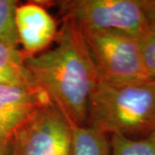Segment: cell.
Segmentation results:
<instances>
[{"mask_svg": "<svg viewBox=\"0 0 155 155\" xmlns=\"http://www.w3.org/2000/svg\"><path fill=\"white\" fill-rule=\"evenodd\" d=\"M17 33L25 58L36 55L56 38L54 19L40 4H25L17 9Z\"/></svg>", "mask_w": 155, "mask_h": 155, "instance_id": "cell-7", "label": "cell"}, {"mask_svg": "<svg viewBox=\"0 0 155 155\" xmlns=\"http://www.w3.org/2000/svg\"><path fill=\"white\" fill-rule=\"evenodd\" d=\"M72 127L71 155H111L106 134L90 126Z\"/></svg>", "mask_w": 155, "mask_h": 155, "instance_id": "cell-8", "label": "cell"}, {"mask_svg": "<svg viewBox=\"0 0 155 155\" xmlns=\"http://www.w3.org/2000/svg\"><path fill=\"white\" fill-rule=\"evenodd\" d=\"M110 147L112 155H155V132L140 140L112 134Z\"/></svg>", "mask_w": 155, "mask_h": 155, "instance_id": "cell-10", "label": "cell"}, {"mask_svg": "<svg viewBox=\"0 0 155 155\" xmlns=\"http://www.w3.org/2000/svg\"><path fill=\"white\" fill-rule=\"evenodd\" d=\"M146 12L148 20L155 24V0H147Z\"/></svg>", "mask_w": 155, "mask_h": 155, "instance_id": "cell-13", "label": "cell"}, {"mask_svg": "<svg viewBox=\"0 0 155 155\" xmlns=\"http://www.w3.org/2000/svg\"><path fill=\"white\" fill-rule=\"evenodd\" d=\"M82 32L100 81L118 84L149 79L141 62L137 37L111 29Z\"/></svg>", "mask_w": 155, "mask_h": 155, "instance_id": "cell-3", "label": "cell"}, {"mask_svg": "<svg viewBox=\"0 0 155 155\" xmlns=\"http://www.w3.org/2000/svg\"><path fill=\"white\" fill-rule=\"evenodd\" d=\"M52 49L25 58V67L71 126H85L89 103L100 79L82 32L63 20Z\"/></svg>", "mask_w": 155, "mask_h": 155, "instance_id": "cell-1", "label": "cell"}, {"mask_svg": "<svg viewBox=\"0 0 155 155\" xmlns=\"http://www.w3.org/2000/svg\"><path fill=\"white\" fill-rule=\"evenodd\" d=\"M0 155H12L11 141L0 140Z\"/></svg>", "mask_w": 155, "mask_h": 155, "instance_id": "cell-14", "label": "cell"}, {"mask_svg": "<svg viewBox=\"0 0 155 155\" xmlns=\"http://www.w3.org/2000/svg\"><path fill=\"white\" fill-rule=\"evenodd\" d=\"M87 122L106 134L148 136L155 132V79L99 81L90 98Z\"/></svg>", "mask_w": 155, "mask_h": 155, "instance_id": "cell-2", "label": "cell"}, {"mask_svg": "<svg viewBox=\"0 0 155 155\" xmlns=\"http://www.w3.org/2000/svg\"><path fill=\"white\" fill-rule=\"evenodd\" d=\"M16 0H0V44L18 48L19 38L17 33Z\"/></svg>", "mask_w": 155, "mask_h": 155, "instance_id": "cell-11", "label": "cell"}, {"mask_svg": "<svg viewBox=\"0 0 155 155\" xmlns=\"http://www.w3.org/2000/svg\"><path fill=\"white\" fill-rule=\"evenodd\" d=\"M147 0H66L57 5L63 20L81 29L122 31L138 37L149 22Z\"/></svg>", "mask_w": 155, "mask_h": 155, "instance_id": "cell-4", "label": "cell"}, {"mask_svg": "<svg viewBox=\"0 0 155 155\" xmlns=\"http://www.w3.org/2000/svg\"><path fill=\"white\" fill-rule=\"evenodd\" d=\"M11 142L12 155H71L72 127L49 104L23 124Z\"/></svg>", "mask_w": 155, "mask_h": 155, "instance_id": "cell-5", "label": "cell"}, {"mask_svg": "<svg viewBox=\"0 0 155 155\" xmlns=\"http://www.w3.org/2000/svg\"><path fill=\"white\" fill-rule=\"evenodd\" d=\"M49 104V98L35 81L0 84V140L11 141L23 124Z\"/></svg>", "mask_w": 155, "mask_h": 155, "instance_id": "cell-6", "label": "cell"}, {"mask_svg": "<svg viewBox=\"0 0 155 155\" xmlns=\"http://www.w3.org/2000/svg\"><path fill=\"white\" fill-rule=\"evenodd\" d=\"M24 61L25 56L18 48L0 44V84L33 82Z\"/></svg>", "mask_w": 155, "mask_h": 155, "instance_id": "cell-9", "label": "cell"}, {"mask_svg": "<svg viewBox=\"0 0 155 155\" xmlns=\"http://www.w3.org/2000/svg\"><path fill=\"white\" fill-rule=\"evenodd\" d=\"M141 62L147 77L155 79V24L147 25L137 37Z\"/></svg>", "mask_w": 155, "mask_h": 155, "instance_id": "cell-12", "label": "cell"}]
</instances>
